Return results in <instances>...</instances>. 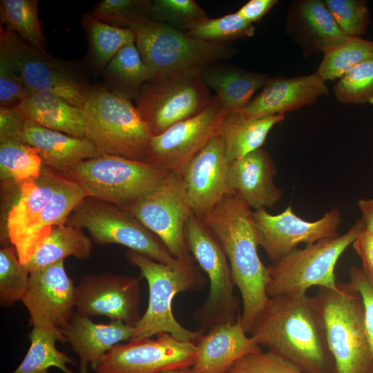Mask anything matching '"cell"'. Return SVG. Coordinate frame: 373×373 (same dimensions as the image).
<instances>
[{"label":"cell","instance_id":"obj_4","mask_svg":"<svg viewBox=\"0 0 373 373\" xmlns=\"http://www.w3.org/2000/svg\"><path fill=\"white\" fill-rule=\"evenodd\" d=\"M84 137L101 155L146 162L153 135L136 106L106 86L92 87L83 107Z\"/></svg>","mask_w":373,"mask_h":373},{"label":"cell","instance_id":"obj_20","mask_svg":"<svg viewBox=\"0 0 373 373\" xmlns=\"http://www.w3.org/2000/svg\"><path fill=\"white\" fill-rule=\"evenodd\" d=\"M329 93L316 70L294 77L269 78L262 91L240 112L249 117H265L298 110Z\"/></svg>","mask_w":373,"mask_h":373},{"label":"cell","instance_id":"obj_24","mask_svg":"<svg viewBox=\"0 0 373 373\" xmlns=\"http://www.w3.org/2000/svg\"><path fill=\"white\" fill-rule=\"evenodd\" d=\"M20 140L37 151L44 166L61 174L82 161L101 155L85 137L70 135L26 120Z\"/></svg>","mask_w":373,"mask_h":373},{"label":"cell","instance_id":"obj_1","mask_svg":"<svg viewBox=\"0 0 373 373\" xmlns=\"http://www.w3.org/2000/svg\"><path fill=\"white\" fill-rule=\"evenodd\" d=\"M249 334L304 373H335L323 318L306 294L270 298Z\"/></svg>","mask_w":373,"mask_h":373},{"label":"cell","instance_id":"obj_6","mask_svg":"<svg viewBox=\"0 0 373 373\" xmlns=\"http://www.w3.org/2000/svg\"><path fill=\"white\" fill-rule=\"evenodd\" d=\"M126 257L130 263L139 268L149 289L148 307L135 326L133 339L168 333L180 341L196 343L201 332L184 327L172 312V303L176 294L203 286L204 280L194 264V258L180 260L176 265H171L131 250Z\"/></svg>","mask_w":373,"mask_h":373},{"label":"cell","instance_id":"obj_23","mask_svg":"<svg viewBox=\"0 0 373 373\" xmlns=\"http://www.w3.org/2000/svg\"><path fill=\"white\" fill-rule=\"evenodd\" d=\"M135 327L122 321L95 323L90 317L76 312L69 323L61 329L64 336L79 358L80 373L95 370L102 357L115 345L133 339Z\"/></svg>","mask_w":373,"mask_h":373},{"label":"cell","instance_id":"obj_16","mask_svg":"<svg viewBox=\"0 0 373 373\" xmlns=\"http://www.w3.org/2000/svg\"><path fill=\"white\" fill-rule=\"evenodd\" d=\"M259 246L272 262L297 249L339 235L342 220L340 209L335 207L319 219L307 221L296 216L291 206L281 213L270 214L266 209L252 211Z\"/></svg>","mask_w":373,"mask_h":373},{"label":"cell","instance_id":"obj_2","mask_svg":"<svg viewBox=\"0 0 373 373\" xmlns=\"http://www.w3.org/2000/svg\"><path fill=\"white\" fill-rule=\"evenodd\" d=\"M220 241L242 301L241 323L247 333L269 300V268L261 261L249 205L236 193H227L201 218Z\"/></svg>","mask_w":373,"mask_h":373},{"label":"cell","instance_id":"obj_11","mask_svg":"<svg viewBox=\"0 0 373 373\" xmlns=\"http://www.w3.org/2000/svg\"><path fill=\"white\" fill-rule=\"evenodd\" d=\"M0 48L11 59L30 93H54L83 108L92 86L77 64L37 50L2 26Z\"/></svg>","mask_w":373,"mask_h":373},{"label":"cell","instance_id":"obj_15","mask_svg":"<svg viewBox=\"0 0 373 373\" xmlns=\"http://www.w3.org/2000/svg\"><path fill=\"white\" fill-rule=\"evenodd\" d=\"M229 113L213 96L200 113L153 136L146 162L169 172L180 173L183 168L219 134L220 126Z\"/></svg>","mask_w":373,"mask_h":373},{"label":"cell","instance_id":"obj_27","mask_svg":"<svg viewBox=\"0 0 373 373\" xmlns=\"http://www.w3.org/2000/svg\"><path fill=\"white\" fill-rule=\"evenodd\" d=\"M63 176L55 171L45 170L39 178L19 184V198L7 218L8 236L15 248L19 246L50 202Z\"/></svg>","mask_w":373,"mask_h":373},{"label":"cell","instance_id":"obj_47","mask_svg":"<svg viewBox=\"0 0 373 373\" xmlns=\"http://www.w3.org/2000/svg\"><path fill=\"white\" fill-rule=\"evenodd\" d=\"M25 119L15 108L0 107V143L20 140Z\"/></svg>","mask_w":373,"mask_h":373},{"label":"cell","instance_id":"obj_50","mask_svg":"<svg viewBox=\"0 0 373 373\" xmlns=\"http://www.w3.org/2000/svg\"><path fill=\"white\" fill-rule=\"evenodd\" d=\"M357 205L365 229L373 236V198L360 199Z\"/></svg>","mask_w":373,"mask_h":373},{"label":"cell","instance_id":"obj_14","mask_svg":"<svg viewBox=\"0 0 373 373\" xmlns=\"http://www.w3.org/2000/svg\"><path fill=\"white\" fill-rule=\"evenodd\" d=\"M178 260H189L185 226L192 213L180 173H169L162 184L129 210Z\"/></svg>","mask_w":373,"mask_h":373},{"label":"cell","instance_id":"obj_13","mask_svg":"<svg viewBox=\"0 0 373 373\" xmlns=\"http://www.w3.org/2000/svg\"><path fill=\"white\" fill-rule=\"evenodd\" d=\"M195 343L182 341L168 333L155 339L135 338L112 347L101 358L96 373H164L190 368L194 363Z\"/></svg>","mask_w":373,"mask_h":373},{"label":"cell","instance_id":"obj_32","mask_svg":"<svg viewBox=\"0 0 373 373\" xmlns=\"http://www.w3.org/2000/svg\"><path fill=\"white\" fill-rule=\"evenodd\" d=\"M30 341L26 355L12 373H49L52 367L64 373H75L66 365H74L73 358L55 345L56 341L66 342L61 329L51 326H35L30 334Z\"/></svg>","mask_w":373,"mask_h":373},{"label":"cell","instance_id":"obj_19","mask_svg":"<svg viewBox=\"0 0 373 373\" xmlns=\"http://www.w3.org/2000/svg\"><path fill=\"white\" fill-rule=\"evenodd\" d=\"M229 162L218 134L182 170L180 175L192 213L202 218L229 193Z\"/></svg>","mask_w":373,"mask_h":373},{"label":"cell","instance_id":"obj_35","mask_svg":"<svg viewBox=\"0 0 373 373\" xmlns=\"http://www.w3.org/2000/svg\"><path fill=\"white\" fill-rule=\"evenodd\" d=\"M37 6V0H1V25L31 46L45 52L47 40L39 20Z\"/></svg>","mask_w":373,"mask_h":373},{"label":"cell","instance_id":"obj_17","mask_svg":"<svg viewBox=\"0 0 373 373\" xmlns=\"http://www.w3.org/2000/svg\"><path fill=\"white\" fill-rule=\"evenodd\" d=\"M140 279L109 272L83 276L76 286L75 312L91 317L104 316L135 326L139 312Z\"/></svg>","mask_w":373,"mask_h":373},{"label":"cell","instance_id":"obj_49","mask_svg":"<svg viewBox=\"0 0 373 373\" xmlns=\"http://www.w3.org/2000/svg\"><path fill=\"white\" fill-rule=\"evenodd\" d=\"M278 3L277 0H250L236 12L245 21L254 24L265 16Z\"/></svg>","mask_w":373,"mask_h":373},{"label":"cell","instance_id":"obj_33","mask_svg":"<svg viewBox=\"0 0 373 373\" xmlns=\"http://www.w3.org/2000/svg\"><path fill=\"white\" fill-rule=\"evenodd\" d=\"M112 90L125 97L137 98L149 74L135 41L123 46L103 70Z\"/></svg>","mask_w":373,"mask_h":373},{"label":"cell","instance_id":"obj_42","mask_svg":"<svg viewBox=\"0 0 373 373\" xmlns=\"http://www.w3.org/2000/svg\"><path fill=\"white\" fill-rule=\"evenodd\" d=\"M334 93L336 99L344 104L373 102V58L358 64L339 78Z\"/></svg>","mask_w":373,"mask_h":373},{"label":"cell","instance_id":"obj_44","mask_svg":"<svg viewBox=\"0 0 373 373\" xmlns=\"http://www.w3.org/2000/svg\"><path fill=\"white\" fill-rule=\"evenodd\" d=\"M225 373H304L294 365L268 350L248 354Z\"/></svg>","mask_w":373,"mask_h":373},{"label":"cell","instance_id":"obj_25","mask_svg":"<svg viewBox=\"0 0 373 373\" xmlns=\"http://www.w3.org/2000/svg\"><path fill=\"white\" fill-rule=\"evenodd\" d=\"M286 26L289 34L307 55L322 52L347 37L321 0L294 2L289 9Z\"/></svg>","mask_w":373,"mask_h":373},{"label":"cell","instance_id":"obj_28","mask_svg":"<svg viewBox=\"0 0 373 373\" xmlns=\"http://www.w3.org/2000/svg\"><path fill=\"white\" fill-rule=\"evenodd\" d=\"M87 196L77 183L64 175L52 198L15 248L23 265L28 262L52 229L66 224L73 211Z\"/></svg>","mask_w":373,"mask_h":373},{"label":"cell","instance_id":"obj_29","mask_svg":"<svg viewBox=\"0 0 373 373\" xmlns=\"http://www.w3.org/2000/svg\"><path fill=\"white\" fill-rule=\"evenodd\" d=\"M201 78L208 88L216 91V96L226 111L240 113L269 77L233 67L211 66L202 72Z\"/></svg>","mask_w":373,"mask_h":373},{"label":"cell","instance_id":"obj_12","mask_svg":"<svg viewBox=\"0 0 373 373\" xmlns=\"http://www.w3.org/2000/svg\"><path fill=\"white\" fill-rule=\"evenodd\" d=\"M213 96L201 75L148 82L136 98V108L153 136L203 111Z\"/></svg>","mask_w":373,"mask_h":373},{"label":"cell","instance_id":"obj_31","mask_svg":"<svg viewBox=\"0 0 373 373\" xmlns=\"http://www.w3.org/2000/svg\"><path fill=\"white\" fill-rule=\"evenodd\" d=\"M92 251V241L82 229L66 224L55 227L40 244L28 263L23 265L28 273L68 256L87 259Z\"/></svg>","mask_w":373,"mask_h":373},{"label":"cell","instance_id":"obj_3","mask_svg":"<svg viewBox=\"0 0 373 373\" xmlns=\"http://www.w3.org/2000/svg\"><path fill=\"white\" fill-rule=\"evenodd\" d=\"M133 32L149 82L201 75L234 52L228 43L199 39L151 19Z\"/></svg>","mask_w":373,"mask_h":373},{"label":"cell","instance_id":"obj_45","mask_svg":"<svg viewBox=\"0 0 373 373\" xmlns=\"http://www.w3.org/2000/svg\"><path fill=\"white\" fill-rule=\"evenodd\" d=\"M21 76L6 52L0 48V104L17 107L29 94Z\"/></svg>","mask_w":373,"mask_h":373},{"label":"cell","instance_id":"obj_10","mask_svg":"<svg viewBox=\"0 0 373 373\" xmlns=\"http://www.w3.org/2000/svg\"><path fill=\"white\" fill-rule=\"evenodd\" d=\"M66 224L86 229L92 240L99 245H122L171 265L180 260L130 211L94 197H86L70 213Z\"/></svg>","mask_w":373,"mask_h":373},{"label":"cell","instance_id":"obj_30","mask_svg":"<svg viewBox=\"0 0 373 373\" xmlns=\"http://www.w3.org/2000/svg\"><path fill=\"white\" fill-rule=\"evenodd\" d=\"M284 114L249 117L241 113H229L220 130L229 162L241 158L265 144L271 128L285 119Z\"/></svg>","mask_w":373,"mask_h":373},{"label":"cell","instance_id":"obj_36","mask_svg":"<svg viewBox=\"0 0 373 373\" xmlns=\"http://www.w3.org/2000/svg\"><path fill=\"white\" fill-rule=\"evenodd\" d=\"M322 52L323 59L316 72L325 82L334 80L358 64L373 58V41L345 37Z\"/></svg>","mask_w":373,"mask_h":373},{"label":"cell","instance_id":"obj_21","mask_svg":"<svg viewBox=\"0 0 373 373\" xmlns=\"http://www.w3.org/2000/svg\"><path fill=\"white\" fill-rule=\"evenodd\" d=\"M276 164L266 150L260 148L229 163L227 187L255 210L271 207L283 196L274 182Z\"/></svg>","mask_w":373,"mask_h":373},{"label":"cell","instance_id":"obj_37","mask_svg":"<svg viewBox=\"0 0 373 373\" xmlns=\"http://www.w3.org/2000/svg\"><path fill=\"white\" fill-rule=\"evenodd\" d=\"M43 162L37 151L21 140L0 143V177L21 184L39 178Z\"/></svg>","mask_w":373,"mask_h":373},{"label":"cell","instance_id":"obj_7","mask_svg":"<svg viewBox=\"0 0 373 373\" xmlns=\"http://www.w3.org/2000/svg\"><path fill=\"white\" fill-rule=\"evenodd\" d=\"M169 173L148 162L100 155L80 162L63 175L77 183L88 196L129 211Z\"/></svg>","mask_w":373,"mask_h":373},{"label":"cell","instance_id":"obj_34","mask_svg":"<svg viewBox=\"0 0 373 373\" xmlns=\"http://www.w3.org/2000/svg\"><path fill=\"white\" fill-rule=\"evenodd\" d=\"M82 26L87 36L91 63L97 70L103 71L123 46L135 41L132 30L109 25L91 13L84 15Z\"/></svg>","mask_w":373,"mask_h":373},{"label":"cell","instance_id":"obj_46","mask_svg":"<svg viewBox=\"0 0 373 373\" xmlns=\"http://www.w3.org/2000/svg\"><path fill=\"white\" fill-rule=\"evenodd\" d=\"M349 276L350 284L363 300L366 331L373 353V280L362 268L354 265L350 268Z\"/></svg>","mask_w":373,"mask_h":373},{"label":"cell","instance_id":"obj_48","mask_svg":"<svg viewBox=\"0 0 373 373\" xmlns=\"http://www.w3.org/2000/svg\"><path fill=\"white\" fill-rule=\"evenodd\" d=\"M352 245L361 258L362 269L373 280V236L364 227Z\"/></svg>","mask_w":373,"mask_h":373},{"label":"cell","instance_id":"obj_22","mask_svg":"<svg viewBox=\"0 0 373 373\" xmlns=\"http://www.w3.org/2000/svg\"><path fill=\"white\" fill-rule=\"evenodd\" d=\"M240 316L234 323L218 325L199 337L190 373H225L242 356L262 350L254 338L247 335Z\"/></svg>","mask_w":373,"mask_h":373},{"label":"cell","instance_id":"obj_41","mask_svg":"<svg viewBox=\"0 0 373 373\" xmlns=\"http://www.w3.org/2000/svg\"><path fill=\"white\" fill-rule=\"evenodd\" d=\"M186 33L202 40L228 43L232 40L253 37L255 26L236 12L219 18H207Z\"/></svg>","mask_w":373,"mask_h":373},{"label":"cell","instance_id":"obj_40","mask_svg":"<svg viewBox=\"0 0 373 373\" xmlns=\"http://www.w3.org/2000/svg\"><path fill=\"white\" fill-rule=\"evenodd\" d=\"M150 17L184 32L208 18L193 0L151 1Z\"/></svg>","mask_w":373,"mask_h":373},{"label":"cell","instance_id":"obj_38","mask_svg":"<svg viewBox=\"0 0 373 373\" xmlns=\"http://www.w3.org/2000/svg\"><path fill=\"white\" fill-rule=\"evenodd\" d=\"M149 0H102L92 15L109 25L133 31L151 19Z\"/></svg>","mask_w":373,"mask_h":373},{"label":"cell","instance_id":"obj_8","mask_svg":"<svg viewBox=\"0 0 373 373\" xmlns=\"http://www.w3.org/2000/svg\"><path fill=\"white\" fill-rule=\"evenodd\" d=\"M364 227L360 218L345 233L297 248L272 262L269 267V297L306 294L312 287L336 288V263Z\"/></svg>","mask_w":373,"mask_h":373},{"label":"cell","instance_id":"obj_18","mask_svg":"<svg viewBox=\"0 0 373 373\" xmlns=\"http://www.w3.org/2000/svg\"><path fill=\"white\" fill-rule=\"evenodd\" d=\"M29 287L22 303L30 325L63 329L75 313L76 287L67 274L64 260L29 273Z\"/></svg>","mask_w":373,"mask_h":373},{"label":"cell","instance_id":"obj_51","mask_svg":"<svg viewBox=\"0 0 373 373\" xmlns=\"http://www.w3.org/2000/svg\"><path fill=\"white\" fill-rule=\"evenodd\" d=\"M164 373H190V372H189V369L169 371Z\"/></svg>","mask_w":373,"mask_h":373},{"label":"cell","instance_id":"obj_5","mask_svg":"<svg viewBox=\"0 0 373 373\" xmlns=\"http://www.w3.org/2000/svg\"><path fill=\"white\" fill-rule=\"evenodd\" d=\"M312 298L323 318L335 373H373L360 294L350 283L338 282L335 289L318 287Z\"/></svg>","mask_w":373,"mask_h":373},{"label":"cell","instance_id":"obj_43","mask_svg":"<svg viewBox=\"0 0 373 373\" xmlns=\"http://www.w3.org/2000/svg\"><path fill=\"white\" fill-rule=\"evenodd\" d=\"M338 26L347 37H361L370 23L367 3L363 0H323Z\"/></svg>","mask_w":373,"mask_h":373},{"label":"cell","instance_id":"obj_9","mask_svg":"<svg viewBox=\"0 0 373 373\" xmlns=\"http://www.w3.org/2000/svg\"><path fill=\"white\" fill-rule=\"evenodd\" d=\"M185 239L192 256L207 274L210 289L206 300L195 314L203 329H210L236 321L238 300L230 265L215 234L204 222L193 213L185 226Z\"/></svg>","mask_w":373,"mask_h":373},{"label":"cell","instance_id":"obj_26","mask_svg":"<svg viewBox=\"0 0 373 373\" xmlns=\"http://www.w3.org/2000/svg\"><path fill=\"white\" fill-rule=\"evenodd\" d=\"M15 108L26 121L70 135L84 137V109L54 93H30Z\"/></svg>","mask_w":373,"mask_h":373},{"label":"cell","instance_id":"obj_39","mask_svg":"<svg viewBox=\"0 0 373 373\" xmlns=\"http://www.w3.org/2000/svg\"><path fill=\"white\" fill-rule=\"evenodd\" d=\"M30 274L20 262L14 247L0 250V304L12 305L23 299L29 287Z\"/></svg>","mask_w":373,"mask_h":373}]
</instances>
